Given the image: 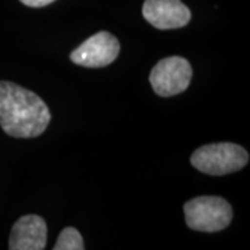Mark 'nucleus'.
Returning a JSON list of instances; mask_svg holds the SVG:
<instances>
[{
	"instance_id": "f257e3e1",
	"label": "nucleus",
	"mask_w": 250,
	"mask_h": 250,
	"mask_svg": "<svg viewBox=\"0 0 250 250\" xmlns=\"http://www.w3.org/2000/svg\"><path fill=\"white\" fill-rule=\"evenodd\" d=\"M50 110L32 90L0 81V126L13 138H36L50 123Z\"/></svg>"
},
{
	"instance_id": "f03ea898",
	"label": "nucleus",
	"mask_w": 250,
	"mask_h": 250,
	"mask_svg": "<svg viewBox=\"0 0 250 250\" xmlns=\"http://www.w3.org/2000/svg\"><path fill=\"white\" fill-rule=\"evenodd\" d=\"M249 163V153L236 143L205 145L190 156V164L203 174L221 177L241 171Z\"/></svg>"
},
{
	"instance_id": "7ed1b4c3",
	"label": "nucleus",
	"mask_w": 250,
	"mask_h": 250,
	"mask_svg": "<svg viewBox=\"0 0 250 250\" xmlns=\"http://www.w3.org/2000/svg\"><path fill=\"white\" fill-rule=\"evenodd\" d=\"M187 225L199 232H218L232 221L231 205L218 196H199L184 205Z\"/></svg>"
},
{
	"instance_id": "20e7f679",
	"label": "nucleus",
	"mask_w": 250,
	"mask_h": 250,
	"mask_svg": "<svg viewBox=\"0 0 250 250\" xmlns=\"http://www.w3.org/2000/svg\"><path fill=\"white\" fill-rule=\"evenodd\" d=\"M192 80V67L187 59L172 56L166 57L153 67L150 85L156 95L171 98L188 89Z\"/></svg>"
},
{
	"instance_id": "39448f33",
	"label": "nucleus",
	"mask_w": 250,
	"mask_h": 250,
	"mask_svg": "<svg viewBox=\"0 0 250 250\" xmlns=\"http://www.w3.org/2000/svg\"><path fill=\"white\" fill-rule=\"evenodd\" d=\"M120 53V42L110 32L100 31L88 38L75 50H72L70 59L74 64L88 68L107 67L114 62Z\"/></svg>"
},
{
	"instance_id": "423d86ee",
	"label": "nucleus",
	"mask_w": 250,
	"mask_h": 250,
	"mask_svg": "<svg viewBox=\"0 0 250 250\" xmlns=\"http://www.w3.org/2000/svg\"><path fill=\"white\" fill-rule=\"evenodd\" d=\"M142 14L150 25L161 31L185 27L192 17L181 0H145Z\"/></svg>"
},
{
	"instance_id": "0eeeda50",
	"label": "nucleus",
	"mask_w": 250,
	"mask_h": 250,
	"mask_svg": "<svg viewBox=\"0 0 250 250\" xmlns=\"http://www.w3.org/2000/svg\"><path fill=\"white\" fill-rule=\"evenodd\" d=\"M47 241L45 220L36 214L22 215L10 232V250H43Z\"/></svg>"
},
{
	"instance_id": "6e6552de",
	"label": "nucleus",
	"mask_w": 250,
	"mask_h": 250,
	"mask_svg": "<svg viewBox=\"0 0 250 250\" xmlns=\"http://www.w3.org/2000/svg\"><path fill=\"white\" fill-rule=\"evenodd\" d=\"M54 250H83L85 245H83V239L82 235L80 233L78 229L72 228V227H67L64 228L57 241L56 245L53 246Z\"/></svg>"
},
{
	"instance_id": "1a4fd4ad",
	"label": "nucleus",
	"mask_w": 250,
	"mask_h": 250,
	"mask_svg": "<svg viewBox=\"0 0 250 250\" xmlns=\"http://www.w3.org/2000/svg\"><path fill=\"white\" fill-rule=\"evenodd\" d=\"M22 4H25L28 7H45L47 4H50V3H53L56 0H20Z\"/></svg>"
}]
</instances>
